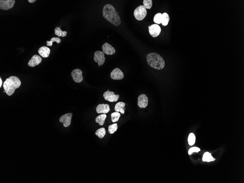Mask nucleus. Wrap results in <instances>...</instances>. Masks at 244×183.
Listing matches in <instances>:
<instances>
[{"label":"nucleus","mask_w":244,"mask_h":183,"mask_svg":"<svg viewBox=\"0 0 244 183\" xmlns=\"http://www.w3.org/2000/svg\"><path fill=\"white\" fill-rule=\"evenodd\" d=\"M103 14V17L113 25L118 26L121 24V18L115 8L111 4H108L105 5Z\"/></svg>","instance_id":"nucleus-1"},{"label":"nucleus","mask_w":244,"mask_h":183,"mask_svg":"<svg viewBox=\"0 0 244 183\" xmlns=\"http://www.w3.org/2000/svg\"><path fill=\"white\" fill-rule=\"evenodd\" d=\"M21 85V81L18 77L11 76L4 81L3 87L7 95L11 96L14 93L15 90L19 88Z\"/></svg>","instance_id":"nucleus-2"},{"label":"nucleus","mask_w":244,"mask_h":183,"mask_svg":"<svg viewBox=\"0 0 244 183\" xmlns=\"http://www.w3.org/2000/svg\"><path fill=\"white\" fill-rule=\"evenodd\" d=\"M147 61L149 66L155 69L162 70L165 67V63L164 59L159 55L156 53L147 54Z\"/></svg>","instance_id":"nucleus-3"},{"label":"nucleus","mask_w":244,"mask_h":183,"mask_svg":"<svg viewBox=\"0 0 244 183\" xmlns=\"http://www.w3.org/2000/svg\"><path fill=\"white\" fill-rule=\"evenodd\" d=\"M134 16L137 20H143L146 17L147 11L143 5H140L135 9L134 11Z\"/></svg>","instance_id":"nucleus-4"},{"label":"nucleus","mask_w":244,"mask_h":183,"mask_svg":"<svg viewBox=\"0 0 244 183\" xmlns=\"http://www.w3.org/2000/svg\"><path fill=\"white\" fill-rule=\"evenodd\" d=\"M103 97L105 100L111 103L117 102L120 97L118 94H114L113 91H107L104 93L103 94Z\"/></svg>","instance_id":"nucleus-5"},{"label":"nucleus","mask_w":244,"mask_h":183,"mask_svg":"<svg viewBox=\"0 0 244 183\" xmlns=\"http://www.w3.org/2000/svg\"><path fill=\"white\" fill-rule=\"evenodd\" d=\"M94 59L95 62L98 63L99 67L101 66L105 63V57L104 53L101 51H96L94 53Z\"/></svg>","instance_id":"nucleus-6"},{"label":"nucleus","mask_w":244,"mask_h":183,"mask_svg":"<svg viewBox=\"0 0 244 183\" xmlns=\"http://www.w3.org/2000/svg\"><path fill=\"white\" fill-rule=\"evenodd\" d=\"M148 27L149 34L152 37H156L159 36L161 31V27L159 25L154 24L149 26Z\"/></svg>","instance_id":"nucleus-7"},{"label":"nucleus","mask_w":244,"mask_h":183,"mask_svg":"<svg viewBox=\"0 0 244 183\" xmlns=\"http://www.w3.org/2000/svg\"><path fill=\"white\" fill-rule=\"evenodd\" d=\"M16 2L15 0H0V9L8 10L13 8Z\"/></svg>","instance_id":"nucleus-8"},{"label":"nucleus","mask_w":244,"mask_h":183,"mask_svg":"<svg viewBox=\"0 0 244 183\" xmlns=\"http://www.w3.org/2000/svg\"><path fill=\"white\" fill-rule=\"evenodd\" d=\"M71 75L73 80L76 83H80L83 80L82 71L80 69H75L73 70L71 73Z\"/></svg>","instance_id":"nucleus-9"},{"label":"nucleus","mask_w":244,"mask_h":183,"mask_svg":"<svg viewBox=\"0 0 244 183\" xmlns=\"http://www.w3.org/2000/svg\"><path fill=\"white\" fill-rule=\"evenodd\" d=\"M72 116V114L71 113L64 114L60 117L59 121L63 123L64 127H68L71 124Z\"/></svg>","instance_id":"nucleus-10"},{"label":"nucleus","mask_w":244,"mask_h":183,"mask_svg":"<svg viewBox=\"0 0 244 183\" xmlns=\"http://www.w3.org/2000/svg\"><path fill=\"white\" fill-rule=\"evenodd\" d=\"M148 102V98L146 94H141L139 96L138 104L140 108H145L147 107Z\"/></svg>","instance_id":"nucleus-11"},{"label":"nucleus","mask_w":244,"mask_h":183,"mask_svg":"<svg viewBox=\"0 0 244 183\" xmlns=\"http://www.w3.org/2000/svg\"><path fill=\"white\" fill-rule=\"evenodd\" d=\"M111 77L113 80H121L124 77V74L119 68H116L111 72Z\"/></svg>","instance_id":"nucleus-12"},{"label":"nucleus","mask_w":244,"mask_h":183,"mask_svg":"<svg viewBox=\"0 0 244 183\" xmlns=\"http://www.w3.org/2000/svg\"><path fill=\"white\" fill-rule=\"evenodd\" d=\"M103 52L108 55H113L116 52V50L108 42L105 43L102 46Z\"/></svg>","instance_id":"nucleus-13"},{"label":"nucleus","mask_w":244,"mask_h":183,"mask_svg":"<svg viewBox=\"0 0 244 183\" xmlns=\"http://www.w3.org/2000/svg\"><path fill=\"white\" fill-rule=\"evenodd\" d=\"M42 57H40L38 55H35L32 57V58L29 61L28 65L29 66L33 67L39 65L42 62Z\"/></svg>","instance_id":"nucleus-14"},{"label":"nucleus","mask_w":244,"mask_h":183,"mask_svg":"<svg viewBox=\"0 0 244 183\" xmlns=\"http://www.w3.org/2000/svg\"><path fill=\"white\" fill-rule=\"evenodd\" d=\"M98 113L106 114L110 111L109 105L108 104H100L98 105L96 109Z\"/></svg>","instance_id":"nucleus-15"},{"label":"nucleus","mask_w":244,"mask_h":183,"mask_svg":"<svg viewBox=\"0 0 244 183\" xmlns=\"http://www.w3.org/2000/svg\"><path fill=\"white\" fill-rule=\"evenodd\" d=\"M50 52H51V50L50 49L45 46L41 47L38 50V52L39 55L44 58L48 57Z\"/></svg>","instance_id":"nucleus-16"},{"label":"nucleus","mask_w":244,"mask_h":183,"mask_svg":"<svg viewBox=\"0 0 244 183\" xmlns=\"http://www.w3.org/2000/svg\"><path fill=\"white\" fill-rule=\"evenodd\" d=\"M126 106V103L123 102H119L116 104L114 108L116 112H120L122 114H124L125 111L124 108Z\"/></svg>","instance_id":"nucleus-17"},{"label":"nucleus","mask_w":244,"mask_h":183,"mask_svg":"<svg viewBox=\"0 0 244 183\" xmlns=\"http://www.w3.org/2000/svg\"><path fill=\"white\" fill-rule=\"evenodd\" d=\"M107 117V115L105 114H100L96 117L95 122L98 123L100 126H103L105 123V120Z\"/></svg>","instance_id":"nucleus-18"},{"label":"nucleus","mask_w":244,"mask_h":183,"mask_svg":"<svg viewBox=\"0 0 244 183\" xmlns=\"http://www.w3.org/2000/svg\"><path fill=\"white\" fill-rule=\"evenodd\" d=\"M215 160L212 156L211 154L208 152H205L203 156L202 161H204L209 162L214 161Z\"/></svg>","instance_id":"nucleus-19"},{"label":"nucleus","mask_w":244,"mask_h":183,"mask_svg":"<svg viewBox=\"0 0 244 183\" xmlns=\"http://www.w3.org/2000/svg\"><path fill=\"white\" fill-rule=\"evenodd\" d=\"M170 20V17L167 13H164L163 14L161 24L164 26H166L168 25Z\"/></svg>","instance_id":"nucleus-20"},{"label":"nucleus","mask_w":244,"mask_h":183,"mask_svg":"<svg viewBox=\"0 0 244 183\" xmlns=\"http://www.w3.org/2000/svg\"><path fill=\"white\" fill-rule=\"evenodd\" d=\"M95 134L99 138L103 139L106 135V130L104 128H100L96 131Z\"/></svg>","instance_id":"nucleus-21"},{"label":"nucleus","mask_w":244,"mask_h":183,"mask_svg":"<svg viewBox=\"0 0 244 183\" xmlns=\"http://www.w3.org/2000/svg\"><path fill=\"white\" fill-rule=\"evenodd\" d=\"M55 34L57 35L58 36L61 37H62L66 36L67 34V32L66 31H62L61 30L60 27H56L55 29Z\"/></svg>","instance_id":"nucleus-22"},{"label":"nucleus","mask_w":244,"mask_h":183,"mask_svg":"<svg viewBox=\"0 0 244 183\" xmlns=\"http://www.w3.org/2000/svg\"><path fill=\"white\" fill-rule=\"evenodd\" d=\"M162 19V14L161 13H158L155 15L154 18V21L157 24L161 23Z\"/></svg>","instance_id":"nucleus-23"},{"label":"nucleus","mask_w":244,"mask_h":183,"mask_svg":"<svg viewBox=\"0 0 244 183\" xmlns=\"http://www.w3.org/2000/svg\"><path fill=\"white\" fill-rule=\"evenodd\" d=\"M120 114L119 113L116 112L113 113L111 115V120L113 123H115L118 121L120 117Z\"/></svg>","instance_id":"nucleus-24"},{"label":"nucleus","mask_w":244,"mask_h":183,"mask_svg":"<svg viewBox=\"0 0 244 183\" xmlns=\"http://www.w3.org/2000/svg\"><path fill=\"white\" fill-rule=\"evenodd\" d=\"M188 141L190 146H193L194 144L196 141V137L194 134L192 133L189 134L188 137Z\"/></svg>","instance_id":"nucleus-25"},{"label":"nucleus","mask_w":244,"mask_h":183,"mask_svg":"<svg viewBox=\"0 0 244 183\" xmlns=\"http://www.w3.org/2000/svg\"><path fill=\"white\" fill-rule=\"evenodd\" d=\"M117 129H118V126L116 123L110 125L108 126V131L111 134L114 133L117 131Z\"/></svg>","instance_id":"nucleus-26"},{"label":"nucleus","mask_w":244,"mask_h":183,"mask_svg":"<svg viewBox=\"0 0 244 183\" xmlns=\"http://www.w3.org/2000/svg\"><path fill=\"white\" fill-rule=\"evenodd\" d=\"M61 42V39L59 37H53L51 39L50 41H47L46 43L47 46H52L53 42H57V44L60 43Z\"/></svg>","instance_id":"nucleus-27"},{"label":"nucleus","mask_w":244,"mask_h":183,"mask_svg":"<svg viewBox=\"0 0 244 183\" xmlns=\"http://www.w3.org/2000/svg\"><path fill=\"white\" fill-rule=\"evenodd\" d=\"M143 6L146 9H150L152 6V0H144L143 1Z\"/></svg>","instance_id":"nucleus-28"},{"label":"nucleus","mask_w":244,"mask_h":183,"mask_svg":"<svg viewBox=\"0 0 244 183\" xmlns=\"http://www.w3.org/2000/svg\"><path fill=\"white\" fill-rule=\"evenodd\" d=\"M200 151V149L199 148L197 147H193L191 148L189 150L188 154L189 155H191L193 152H198Z\"/></svg>","instance_id":"nucleus-29"},{"label":"nucleus","mask_w":244,"mask_h":183,"mask_svg":"<svg viewBox=\"0 0 244 183\" xmlns=\"http://www.w3.org/2000/svg\"><path fill=\"white\" fill-rule=\"evenodd\" d=\"M2 80H1V77H0V88H1V86H2Z\"/></svg>","instance_id":"nucleus-30"},{"label":"nucleus","mask_w":244,"mask_h":183,"mask_svg":"<svg viewBox=\"0 0 244 183\" xmlns=\"http://www.w3.org/2000/svg\"><path fill=\"white\" fill-rule=\"evenodd\" d=\"M28 1L30 3H33L36 1V0H28Z\"/></svg>","instance_id":"nucleus-31"}]
</instances>
